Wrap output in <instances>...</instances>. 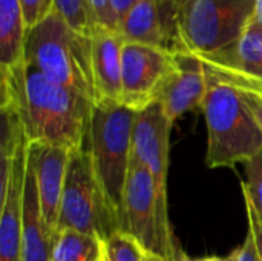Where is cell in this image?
Masks as SVG:
<instances>
[{"instance_id": "1", "label": "cell", "mask_w": 262, "mask_h": 261, "mask_svg": "<svg viewBox=\"0 0 262 261\" xmlns=\"http://www.w3.org/2000/svg\"><path fill=\"white\" fill-rule=\"evenodd\" d=\"M2 72V114L12 115L28 145L75 151L86 145L94 103L46 78L26 58Z\"/></svg>"}, {"instance_id": "2", "label": "cell", "mask_w": 262, "mask_h": 261, "mask_svg": "<svg viewBox=\"0 0 262 261\" xmlns=\"http://www.w3.org/2000/svg\"><path fill=\"white\" fill-rule=\"evenodd\" d=\"M206 72L207 94L201 106L207 128L206 165L210 169L246 165L262 152L261 126L235 85Z\"/></svg>"}, {"instance_id": "3", "label": "cell", "mask_w": 262, "mask_h": 261, "mask_svg": "<svg viewBox=\"0 0 262 261\" xmlns=\"http://www.w3.org/2000/svg\"><path fill=\"white\" fill-rule=\"evenodd\" d=\"M25 58L51 82L97 103L92 37L72 29L55 8L28 31Z\"/></svg>"}, {"instance_id": "4", "label": "cell", "mask_w": 262, "mask_h": 261, "mask_svg": "<svg viewBox=\"0 0 262 261\" xmlns=\"http://www.w3.org/2000/svg\"><path fill=\"white\" fill-rule=\"evenodd\" d=\"M135 118L137 111L123 103L95 105L86 138L95 174L118 217L134 157Z\"/></svg>"}, {"instance_id": "5", "label": "cell", "mask_w": 262, "mask_h": 261, "mask_svg": "<svg viewBox=\"0 0 262 261\" xmlns=\"http://www.w3.org/2000/svg\"><path fill=\"white\" fill-rule=\"evenodd\" d=\"M120 231L132 237L147 255L178 261L181 249L175 242L169 211L161 206L154 178L137 157H132L123 194Z\"/></svg>"}, {"instance_id": "6", "label": "cell", "mask_w": 262, "mask_h": 261, "mask_svg": "<svg viewBox=\"0 0 262 261\" xmlns=\"http://www.w3.org/2000/svg\"><path fill=\"white\" fill-rule=\"evenodd\" d=\"M66 229L95 235L103 242L120 231V217L95 174L86 145L69 155L57 232Z\"/></svg>"}, {"instance_id": "7", "label": "cell", "mask_w": 262, "mask_h": 261, "mask_svg": "<svg viewBox=\"0 0 262 261\" xmlns=\"http://www.w3.org/2000/svg\"><path fill=\"white\" fill-rule=\"evenodd\" d=\"M255 0H190L177 18V49L212 55L232 46L250 25Z\"/></svg>"}, {"instance_id": "8", "label": "cell", "mask_w": 262, "mask_h": 261, "mask_svg": "<svg viewBox=\"0 0 262 261\" xmlns=\"http://www.w3.org/2000/svg\"><path fill=\"white\" fill-rule=\"evenodd\" d=\"M3 115L0 183V261H20L23 194L28 169V142L18 122Z\"/></svg>"}, {"instance_id": "9", "label": "cell", "mask_w": 262, "mask_h": 261, "mask_svg": "<svg viewBox=\"0 0 262 261\" xmlns=\"http://www.w3.org/2000/svg\"><path fill=\"white\" fill-rule=\"evenodd\" d=\"M173 68L175 51L123 42L121 103L135 111L155 103Z\"/></svg>"}, {"instance_id": "10", "label": "cell", "mask_w": 262, "mask_h": 261, "mask_svg": "<svg viewBox=\"0 0 262 261\" xmlns=\"http://www.w3.org/2000/svg\"><path fill=\"white\" fill-rule=\"evenodd\" d=\"M173 123L164 114L160 102L137 111L134 125V157L150 172L161 206L167 208V172L170 152V132Z\"/></svg>"}, {"instance_id": "11", "label": "cell", "mask_w": 262, "mask_h": 261, "mask_svg": "<svg viewBox=\"0 0 262 261\" xmlns=\"http://www.w3.org/2000/svg\"><path fill=\"white\" fill-rule=\"evenodd\" d=\"M206 94L207 72L203 62L184 49H175V68L157 100L167 118L175 123L186 112L201 108Z\"/></svg>"}, {"instance_id": "12", "label": "cell", "mask_w": 262, "mask_h": 261, "mask_svg": "<svg viewBox=\"0 0 262 261\" xmlns=\"http://www.w3.org/2000/svg\"><path fill=\"white\" fill-rule=\"evenodd\" d=\"M71 151L46 145L28 146V165L34 172L41 214L46 226L57 235L61 194L64 188Z\"/></svg>"}, {"instance_id": "13", "label": "cell", "mask_w": 262, "mask_h": 261, "mask_svg": "<svg viewBox=\"0 0 262 261\" xmlns=\"http://www.w3.org/2000/svg\"><path fill=\"white\" fill-rule=\"evenodd\" d=\"M206 69L235 82L262 86V26L253 20L227 49L212 55H196Z\"/></svg>"}, {"instance_id": "14", "label": "cell", "mask_w": 262, "mask_h": 261, "mask_svg": "<svg viewBox=\"0 0 262 261\" xmlns=\"http://www.w3.org/2000/svg\"><path fill=\"white\" fill-rule=\"evenodd\" d=\"M121 48L123 38L118 32L97 26L92 34V69L97 91L95 105L121 103Z\"/></svg>"}, {"instance_id": "15", "label": "cell", "mask_w": 262, "mask_h": 261, "mask_svg": "<svg viewBox=\"0 0 262 261\" xmlns=\"http://www.w3.org/2000/svg\"><path fill=\"white\" fill-rule=\"evenodd\" d=\"M54 243L55 235L43 218L35 177L28 165L23 194L20 261H51Z\"/></svg>"}, {"instance_id": "16", "label": "cell", "mask_w": 262, "mask_h": 261, "mask_svg": "<svg viewBox=\"0 0 262 261\" xmlns=\"http://www.w3.org/2000/svg\"><path fill=\"white\" fill-rule=\"evenodd\" d=\"M161 0H138L120 25L123 42L141 43L175 51L177 38L161 18Z\"/></svg>"}, {"instance_id": "17", "label": "cell", "mask_w": 262, "mask_h": 261, "mask_svg": "<svg viewBox=\"0 0 262 261\" xmlns=\"http://www.w3.org/2000/svg\"><path fill=\"white\" fill-rule=\"evenodd\" d=\"M26 35L20 0H0V71L25 60Z\"/></svg>"}, {"instance_id": "18", "label": "cell", "mask_w": 262, "mask_h": 261, "mask_svg": "<svg viewBox=\"0 0 262 261\" xmlns=\"http://www.w3.org/2000/svg\"><path fill=\"white\" fill-rule=\"evenodd\" d=\"M101 257V238L69 229L57 232L51 261H100Z\"/></svg>"}, {"instance_id": "19", "label": "cell", "mask_w": 262, "mask_h": 261, "mask_svg": "<svg viewBox=\"0 0 262 261\" xmlns=\"http://www.w3.org/2000/svg\"><path fill=\"white\" fill-rule=\"evenodd\" d=\"M54 8L72 29L92 37L97 23L94 20L89 0H54Z\"/></svg>"}, {"instance_id": "20", "label": "cell", "mask_w": 262, "mask_h": 261, "mask_svg": "<svg viewBox=\"0 0 262 261\" xmlns=\"http://www.w3.org/2000/svg\"><path fill=\"white\" fill-rule=\"evenodd\" d=\"M150 255L127 234L118 231L103 242V261H149Z\"/></svg>"}, {"instance_id": "21", "label": "cell", "mask_w": 262, "mask_h": 261, "mask_svg": "<svg viewBox=\"0 0 262 261\" xmlns=\"http://www.w3.org/2000/svg\"><path fill=\"white\" fill-rule=\"evenodd\" d=\"M246 180L241 182L246 208L262 223V152L244 165Z\"/></svg>"}, {"instance_id": "22", "label": "cell", "mask_w": 262, "mask_h": 261, "mask_svg": "<svg viewBox=\"0 0 262 261\" xmlns=\"http://www.w3.org/2000/svg\"><path fill=\"white\" fill-rule=\"evenodd\" d=\"M28 31L37 26L52 9L54 0H20Z\"/></svg>"}, {"instance_id": "23", "label": "cell", "mask_w": 262, "mask_h": 261, "mask_svg": "<svg viewBox=\"0 0 262 261\" xmlns=\"http://www.w3.org/2000/svg\"><path fill=\"white\" fill-rule=\"evenodd\" d=\"M89 5H91V11H92L97 26H101V28H106L109 31L120 34V23L115 17L111 0H89Z\"/></svg>"}, {"instance_id": "24", "label": "cell", "mask_w": 262, "mask_h": 261, "mask_svg": "<svg viewBox=\"0 0 262 261\" xmlns=\"http://www.w3.org/2000/svg\"><path fill=\"white\" fill-rule=\"evenodd\" d=\"M209 71V69H207ZM223 78V77H221ZM226 80V78H224ZM230 82L232 85H235L243 97V100L246 102V105L250 108L252 114L255 115L256 122L259 123L262 129V89L255 86V85H250V83H244V82H232V80H227Z\"/></svg>"}, {"instance_id": "25", "label": "cell", "mask_w": 262, "mask_h": 261, "mask_svg": "<svg viewBox=\"0 0 262 261\" xmlns=\"http://www.w3.org/2000/svg\"><path fill=\"white\" fill-rule=\"evenodd\" d=\"M238 261H262L250 231L247 232L244 243L238 248Z\"/></svg>"}, {"instance_id": "26", "label": "cell", "mask_w": 262, "mask_h": 261, "mask_svg": "<svg viewBox=\"0 0 262 261\" xmlns=\"http://www.w3.org/2000/svg\"><path fill=\"white\" fill-rule=\"evenodd\" d=\"M178 261H238V248L229 252L227 255H206V257H192L186 252H180Z\"/></svg>"}, {"instance_id": "27", "label": "cell", "mask_w": 262, "mask_h": 261, "mask_svg": "<svg viewBox=\"0 0 262 261\" xmlns=\"http://www.w3.org/2000/svg\"><path fill=\"white\" fill-rule=\"evenodd\" d=\"M247 220H249V231L252 232L253 235V240H255V245H256V249L259 252L262 258V223L253 215V212L250 209H247Z\"/></svg>"}, {"instance_id": "28", "label": "cell", "mask_w": 262, "mask_h": 261, "mask_svg": "<svg viewBox=\"0 0 262 261\" xmlns=\"http://www.w3.org/2000/svg\"><path fill=\"white\" fill-rule=\"evenodd\" d=\"M138 0H111V5H112V9L115 12V17L118 20V23L121 25L123 18L127 15V12L132 9V6L137 3Z\"/></svg>"}, {"instance_id": "29", "label": "cell", "mask_w": 262, "mask_h": 261, "mask_svg": "<svg viewBox=\"0 0 262 261\" xmlns=\"http://www.w3.org/2000/svg\"><path fill=\"white\" fill-rule=\"evenodd\" d=\"M189 3H190V0H169L170 11H172V15H173V22H177V18L184 12V9L187 8Z\"/></svg>"}, {"instance_id": "30", "label": "cell", "mask_w": 262, "mask_h": 261, "mask_svg": "<svg viewBox=\"0 0 262 261\" xmlns=\"http://www.w3.org/2000/svg\"><path fill=\"white\" fill-rule=\"evenodd\" d=\"M253 22L262 26V0H255V15Z\"/></svg>"}, {"instance_id": "31", "label": "cell", "mask_w": 262, "mask_h": 261, "mask_svg": "<svg viewBox=\"0 0 262 261\" xmlns=\"http://www.w3.org/2000/svg\"><path fill=\"white\" fill-rule=\"evenodd\" d=\"M149 261H161V260H158V258H154V257H150V260Z\"/></svg>"}, {"instance_id": "32", "label": "cell", "mask_w": 262, "mask_h": 261, "mask_svg": "<svg viewBox=\"0 0 262 261\" xmlns=\"http://www.w3.org/2000/svg\"><path fill=\"white\" fill-rule=\"evenodd\" d=\"M166 2H167V3H169V0H161V3H163V5H164V3H166Z\"/></svg>"}, {"instance_id": "33", "label": "cell", "mask_w": 262, "mask_h": 261, "mask_svg": "<svg viewBox=\"0 0 262 261\" xmlns=\"http://www.w3.org/2000/svg\"><path fill=\"white\" fill-rule=\"evenodd\" d=\"M232 82H235V80H232ZM244 83H246V82H244ZM250 85H252V83H250ZM255 86H258V85H255ZM258 88H261L262 89V86H258Z\"/></svg>"}, {"instance_id": "34", "label": "cell", "mask_w": 262, "mask_h": 261, "mask_svg": "<svg viewBox=\"0 0 262 261\" xmlns=\"http://www.w3.org/2000/svg\"><path fill=\"white\" fill-rule=\"evenodd\" d=\"M101 261H103V257H101Z\"/></svg>"}, {"instance_id": "35", "label": "cell", "mask_w": 262, "mask_h": 261, "mask_svg": "<svg viewBox=\"0 0 262 261\" xmlns=\"http://www.w3.org/2000/svg\"><path fill=\"white\" fill-rule=\"evenodd\" d=\"M100 261H101V260H100Z\"/></svg>"}]
</instances>
